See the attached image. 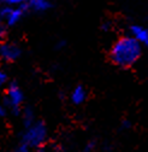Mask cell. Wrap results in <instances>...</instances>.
Masks as SVG:
<instances>
[{
    "mask_svg": "<svg viewBox=\"0 0 148 152\" xmlns=\"http://www.w3.org/2000/svg\"><path fill=\"white\" fill-rule=\"evenodd\" d=\"M48 140V129L45 122L36 120L28 127H23L20 141L16 146L18 152H28L31 150H42Z\"/></svg>",
    "mask_w": 148,
    "mask_h": 152,
    "instance_id": "cell-2",
    "label": "cell"
},
{
    "mask_svg": "<svg viewBox=\"0 0 148 152\" xmlns=\"http://www.w3.org/2000/svg\"><path fill=\"white\" fill-rule=\"evenodd\" d=\"M69 98H70V102H71L72 105L81 106L88 99V91H87L86 87L78 85V86L72 88V91L70 92V97Z\"/></svg>",
    "mask_w": 148,
    "mask_h": 152,
    "instance_id": "cell-7",
    "label": "cell"
},
{
    "mask_svg": "<svg viewBox=\"0 0 148 152\" xmlns=\"http://www.w3.org/2000/svg\"><path fill=\"white\" fill-rule=\"evenodd\" d=\"M23 50L17 42L4 41L0 44V61L5 63H13L22 57Z\"/></svg>",
    "mask_w": 148,
    "mask_h": 152,
    "instance_id": "cell-5",
    "label": "cell"
},
{
    "mask_svg": "<svg viewBox=\"0 0 148 152\" xmlns=\"http://www.w3.org/2000/svg\"><path fill=\"white\" fill-rule=\"evenodd\" d=\"M65 46H66V42L64 40H60V41H58L57 44H55V50H62Z\"/></svg>",
    "mask_w": 148,
    "mask_h": 152,
    "instance_id": "cell-14",
    "label": "cell"
},
{
    "mask_svg": "<svg viewBox=\"0 0 148 152\" xmlns=\"http://www.w3.org/2000/svg\"><path fill=\"white\" fill-rule=\"evenodd\" d=\"M9 83V74L0 65V86H6Z\"/></svg>",
    "mask_w": 148,
    "mask_h": 152,
    "instance_id": "cell-10",
    "label": "cell"
},
{
    "mask_svg": "<svg viewBox=\"0 0 148 152\" xmlns=\"http://www.w3.org/2000/svg\"><path fill=\"white\" fill-rule=\"evenodd\" d=\"M0 44H1V41H0Z\"/></svg>",
    "mask_w": 148,
    "mask_h": 152,
    "instance_id": "cell-16",
    "label": "cell"
},
{
    "mask_svg": "<svg viewBox=\"0 0 148 152\" xmlns=\"http://www.w3.org/2000/svg\"><path fill=\"white\" fill-rule=\"evenodd\" d=\"M25 6L28 11L44 13L49 11L53 7V4H52V0H28Z\"/></svg>",
    "mask_w": 148,
    "mask_h": 152,
    "instance_id": "cell-8",
    "label": "cell"
},
{
    "mask_svg": "<svg viewBox=\"0 0 148 152\" xmlns=\"http://www.w3.org/2000/svg\"><path fill=\"white\" fill-rule=\"evenodd\" d=\"M5 28H6V26H5V22H4V18H3L1 13H0V36H3V34L5 31Z\"/></svg>",
    "mask_w": 148,
    "mask_h": 152,
    "instance_id": "cell-13",
    "label": "cell"
},
{
    "mask_svg": "<svg viewBox=\"0 0 148 152\" xmlns=\"http://www.w3.org/2000/svg\"><path fill=\"white\" fill-rule=\"evenodd\" d=\"M28 0H0V3L4 5H11V6H22L25 5Z\"/></svg>",
    "mask_w": 148,
    "mask_h": 152,
    "instance_id": "cell-11",
    "label": "cell"
},
{
    "mask_svg": "<svg viewBox=\"0 0 148 152\" xmlns=\"http://www.w3.org/2000/svg\"><path fill=\"white\" fill-rule=\"evenodd\" d=\"M21 116H22V122H23V127H28L31 123H34L36 121V116H35V112L30 106H24L22 109L21 112Z\"/></svg>",
    "mask_w": 148,
    "mask_h": 152,
    "instance_id": "cell-9",
    "label": "cell"
},
{
    "mask_svg": "<svg viewBox=\"0 0 148 152\" xmlns=\"http://www.w3.org/2000/svg\"><path fill=\"white\" fill-rule=\"evenodd\" d=\"M94 147H95L94 142L90 141V142H88V144L84 146V150H86V151H91V150H94Z\"/></svg>",
    "mask_w": 148,
    "mask_h": 152,
    "instance_id": "cell-15",
    "label": "cell"
},
{
    "mask_svg": "<svg viewBox=\"0 0 148 152\" xmlns=\"http://www.w3.org/2000/svg\"><path fill=\"white\" fill-rule=\"evenodd\" d=\"M129 35H131L143 47H148V28L141 24H131L129 27Z\"/></svg>",
    "mask_w": 148,
    "mask_h": 152,
    "instance_id": "cell-6",
    "label": "cell"
},
{
    "mask_svg": "<svg viewBox=\"0 0 148 152\" xmlns=\"http://www.w3.org/2000/svg\"><path fill=\"white\" fill-rule=\"evenodd\" d=\"M9 109L4 103H0V120H4L9 115Z\"/></svg>",
    "mask_w": 148,
    "mask_h": 152,
    "instance_id": "cell-12",
    "label": "cell"
},
{
    "mask_svg": "<svg viewBox=\"0 0 148 152\" xmlns=\"http://www.w3.org/2000/svg\"><path fill=\"white\" fill-rule=\"evenodd\" d=\"M3 103L13 115H21L24 107V93L17 82H10L6 86Z\"/></svg>",
    "mask_w": 148,
    "mask_h": 152,
    "instance_id": "cell-3",
    "label": "cell"
},
{
    "mask_svg": "<svg viewBox=\"0 0 148 152\" xmlns=\"http://www.w3.org/2000/svg\"><path fill=\"white\" fill-rule=\"evenodd\" d=\"M27 6H11V5H5L4 7L0 9V13H1L4 22L6 27H15L20 23L23 17L25 16L27 12Z\"/></svg>",
    "mask_w": 148,
    "mask_h": 152,
    "instance_id": "cell-4",
    "label": "cell"
},
{
    "mask_svg": "<svg viewBox=\"0 0 148 152\" xmlns=\"http://www.w3.org/2000/svg\"><path fill=\"white\" fill-rule=\"evenodd\" d=\"M143 46L131 35H122L112 42L108 51L110 61L113 65L123 69L133 68L141 58Z\"/></svg>",
    "mask_w": 148,
    "mask_h": 152,
    "instance_id": "cell-1",
    "label": "cell"
}]
</instances>
